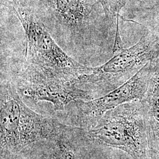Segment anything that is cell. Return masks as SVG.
<instances>
[{"instance_id": "3957f363", "label": "cell", "mask_w": 159, "mask_h": 159, "mask_svg": "<svg viewBox=\"0 0 159 159\" xmlns=\"http://www.w3.org/2000/svg\"><path fill=\"white\" fill-rule=\"evenodd\" d=\"M159 57V35L152 32L144 34L134 46L122 48L100 66L91 67L74 83L78 86L90 85L112 91L138 73L147 63Z\"/></svg>"}, {"instance_id": "7c38bea8", "label": "cell", "mask_w": 159, "mask_h": 159, "mask_svg": "<svg viewBox=\"0 0 159 159\" xmlns=\"http://www.w3.org/2000/svg\"><path fill=\"white\" fill-rule=\"evenodd\" d=\"M101 4L102 5L104 11V14H105V16L107 20V22L108 23L109 25H111V27L113 25V23L111 17L110 13L108 10V6H107V0H98Z\"/></svg>"}, {"instance_id": "ba28073f", "label": "cell", "mask_w": 159, "mask_h": 159, "mask_svg": "<svg viewBox=\"0 0 159 159\" xmlns=\"http://www.w3.org/2000/svg\"><path fill=\"white\" fill-rule=\"evenodd\" d=\"M67 129L57 120L37 113L23 102L19 125L21 149L40 140L56 142L67 136Z\"/></svg>"}, {"instance_id": "5b68a950", "label": "cell", "mask_w": 159, "mask_h": 159, "mask_svg": "<svg viewBox=\"0 0 159 159\" xmlns=\"http://www.w3.org/2000/svg\"><path fill=\"white\" fill-rule=\"evenodd\" d=\"M16 74L14 83L23 96L35 102H51L56 111H63L71 102L93 99L90 91L73 81L48 75L24 62Z\"/></svg>"}, {"instance_id": "9c48e42d", "label": "cell", "mask_w": 159, "mask_h": 159, "mask_svg": "<svg viewBox=\"0 0 159 159\" xmlns=\"http://www.w3.org/2000/svg\"><path fill=\"white\" fill-rule=\"evenodd\" d=\"M144 99L148 138L159 146V57L154 60L153 74Z\"/></svg>"}, {"instance_id": "277c9868", "label": "cell", "mask_w": 159, "mask_h": 159, "mask_svg": "<svg viewBox=\"0 0 159 159\" xmlns=\"http://www.w3.org/2000/svg\"><path fill=\"white\" fill-rule=\"evenodd\" d=\"M98 0H38L37 9L51 34L64 35L74 43L91 38L100 8Z\"/></svg>"}, {"instance_id": "5bb4252c", "label": "cell", "mask_w": 159, "mask_h": 159, "mask_svg": "<svg viewBox=\"0 0 159 159\" xmlns=\"http://www.w3.org/2000/svg\"><path fill=\"white\" fill-rule=\"evenodd\" d=\"M30 159H46L45 158L43 157H32Z\"/></svg>"}, {"instance_id": "52a82bcc", "label": "cell", "mask_w": 159, "mask_h": 159, "mask_svg": "<svg viewBox=\"0 0 159 159\" xmlns=\"http://www.w3.org/2000/svg\"><path fill=\"white\" fill-rule=\"evenodd\" d=\"M0 102L1 152H20L22 149L19 125L23 102L14 82L10 80L1 81Z\"/></svg>"}, {"instance_id": "8fae6325", "label": "cell", "mask_w": 159, "mask_h": 159, "mask_svg": "<svg viewBox=\"0 0 159 159\" xmlns=\"http://www.w3.org/2000/svg\"><path fill=\"white\" fill-rule=\"evenodd\" d=\"M129 0H107L108 10L113 24L116 21V33L119 34V18L120 12Z\"/></svg>"}, {"instance_id": "30bf717a", "label": "cell", "mask_w": 159, "mask_h": 159, "mask_svg": "<svg viewBox=\"0 0 159 159\" xmlns=\"http://www.w3.org/2000/svg\"><path fill=\"white\" fill-rule=\"evenodd\" d=\"M55 143L52 153V159H77L73 144L67 136L64 137Z\"/></svg>"}, {"instance_id": "4fadbf2b", "label": "cell", "mask_w": 159, "mask_h": 159, "mask_svg": "<svg viewBox=\"0 0 159 159\" xmlns=\"http://www.w3.org/2000/svg\"><path fill=\"white\" fill-rule=\"evenodd\" d=\"M150 159H159V150L153 149L150 151Z\"/></svg>"}, {"instance_id": "8992f818", "label": "cell", "mask_w": 159, "mask_h": 159, "mask_svg": "<svg viewBox=\"0 0 159 159\" xmlns=\"http://www.w3.org/2000/svg\"><path fill=\"white\" fill-rule=\"evenodd\" d=\"M154 60L147 63L130 79L106 95L89 100L74 102L78 124L90 130L108 111L125 103L142 101L153 74Z\"/></svg>"}, {"instance_id": "7a4b0ae2", "label": "cell", "mask_w": 159, "mask_h": 159, "mask_svg": "<svg viewBox=\"0 0 159 159\" xmlns=\"http://www.w3.org/2000/svg\"><path fill=\"white\" fill-rule=\"evenodd\" d=\"M89 136L97 142L125 152L133 159H147L148 138L142 101L108 111L89 130Z\"/></svg>"}, {"instance_id": "6da1fadb", "label": "cell", "mask_w": 159, "mask_h": 159, "mask_svg": "<svg viewBox=\"0 0 159 159\" xmlns=\"http://www.w3.org/2000/svg\"><path fill=\"white\" fill-rule=\"evenodd\" d=\"M38 0H1V7L17 17L25 34L23 62L48 75L75 81L91 67L80 64L57 44L42 22L37 9Z\"/></svg>"}]
</instances>
